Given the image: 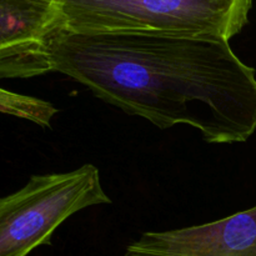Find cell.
Masks as SVG:
<instances>
[{
	"instance_id": "obj_1",
	"label": "cell",
	"mask_w": 256,
	"mask_h": 256,
	"mask_svg": "<svg viewBox=\"0 0 256 256\" xmlns=\"http://www.w3.org/2000/svg\"><path fill=\"white\" fill-rule=\"evenodd\" d=\"M50 48L52 72L159 129L190 125L209 144L255 132L256 72L226 40L59 29Z\"/></svg>"
},
{
	"instance_id": "obj_2",
	"label": "cell",
	"mask_w": 256,
	"mask_h": 256,
	"mask_svg": "<svg viewBox=\"0 0 256 256\" xmlns=\"http://www.w3.org/2000/svg\"><path fill=\"white\" fill-rule=\"evenodd\" d=\"M254 0H62L59 29L230 42L249 22Z\"/></svg>"
},
{
	"instance_id": "obj_3",
	"label": "cell",
	"mask_w": 256,
	"mask_h": 256,
	"mask_svg": "<svg viewBox=\"0 0 256 256\" xmlns=\"http://www.w3.org/2000/svg\"><path fill=\"white\" fill-rule=\"evenodd\" d=\"M102 204H112V199L92 164L68 172L32 175L25 186L0 200V256H26L50 245L65 220Z\"/></svg>"
},
{
	"instance_id": "obj_4",
	"label": "cell",
	"mask_w": 256,
	"mask_h": 256,
	"mask_svg": "<svg viewBox=\"0 0 256 256\" xmlns=\"http://www.w3.org/2000/svg\"><path fill=\"white\" fill-rule=\"evenodd\" d=\"M62 0H0V78L29 79L52 72V39Z\"/></svg>"
},
{
	"instance_id": "obj_5",
	"label": "cell",
	"mask_w": 256,
	"mask_h": 256,
	"mask_svg": "<svg viewBox=\"0 0 256 256\" xmlns=\"http://www.w3.org/2000/svg\"><path fill=\"white\" fill-rule=\"evenodd\" d=\"M132 245L179 256H256V206L182 229L148 232Z\"/></svg>"
},
{
	"instance_id": "obj_6",
	"label": "cell",
	"mask_w": 256,
	"mask_h": 256,
	"mask_svg": "<svg viewBox=\"0 0 256 256\" xmlns=\"http://www.w3.org/2000/svg\"><path fill=\"white\" fill-rule=\"evenodd\" d=\"M0 110L5 114L26 119L46 129H52V119L59 110L49 102L0 90Z\"/></svg>"
}]
</instances>
